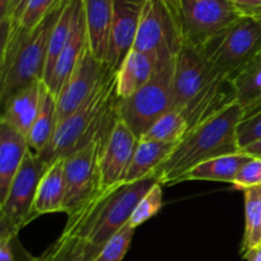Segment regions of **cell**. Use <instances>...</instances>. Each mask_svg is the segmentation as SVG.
<instances>
[{
    "label": "cell",
    "instance_id": "cell-1",
    "mask_svg": "<svg viewBox=\"0 0 261 261\" xmlns=\"http://www.w3.org/2000/svg\"><path fill=\"white\" fill-rule=\"evenodd\" d=\"M244 116V107L236 101L191 129L155 170L158 182L162 186L184 182L185 176L196 166L219 155L240 152L237 130Z\"/></svg>",
    "mask_w": 261,
    "mask_h": 261
},
{
    "label": "cell",
    "instance_id": "cell-2",
    "mask_svg": "<svg viewBox=\"0 0 261 261\" xmlns=\"http://www.w3.org/2000/svg\"><path fill=\"white\" fill-rule=\"evenodd\" d=\"M64 0L32 31L13 20H0V101L4 103L23 87L43 81L51 32L64 7Z\"/></svg>",
    "mask_w": 261,
    "mask_h": 261
},
{
    "label": "cell",
    "instance_id": "cell-3",
    "mask_svg": "<svg viewBox=\"0 0 261 261\" xmlns=\"http://www.w3.org/2000/svg\"><path fill=\"white\" fill-rule=\"evenodd\" d=\"M116 71L109 66L102 81L82 106L61 122L38 160L48 167L60 158L68 157L88 144L97 134L111 126L119 119L117 115Z\"/></svg>",
    "mask_w": 261,
    "mask_h": 261
},
{
    "label": "cell",
    "instance_id": "cell-4",
    "mask_svg": "<svg viewBox=\"0 0 261 261\" xmlns=\"http://www.w3.org/2000/svg\"><path fill=\"white\" fill-rule=\"evenodd\" d=\"M155 182L158 180L153 176L103 189L70 216H75L82 236L102 247L129 223L139 201Z\"/></svg>",
    "mask_w": 261,
    "mask_h": 261
},
{
    "label": "cell",
    "instance_id": "cell-5",
    "mask_svg": "<svg viewBox=\"0 0 261 261\" xmlns=\"http://www.w3.org/2000/svg\"><path fill=\"white\" fill-rule=\"evenodd\" d=\"M212 68L233 81L261 53V20L241 17L199 50Z\"/></svg>",
    "mask_w": 261,
    "mask_h": 261
},
{
    "label": "cell",
    "instance_id": "cell-6",
    "mask_svg": "<svg viewBox=\"0 0 261 261\" xmlns=\"http://www.w3.org/2000/svg\"><path fill=\"white\" fill-rule=\"evenodd\" d=\"M175 59L160 63L153 78L127 98H119L117 115L138 138L172 109Z\"/></svg>",
    "mask_w": 261,
    "mask_h": 261
},
{
    "label": "cell",
    "instance_id": "cell-7",
    "mask_svg": "<svg viewBox=\"0 0 261 261\" xmlns=\"http://www.w3.org/2000/svg\"><path fill=\"white\" fill-rule=\"evenodd\" d=\"M115 124L102 130L88 144L64 158L65 162L64 213L66 216H70L71 213L81 209L99 191L103 190L101 176L102 154Z\"/></svg>",
    "mask_w": 261,
    "mask_h": 261
},
{
    "label": "cell",
    "instance_id": "cell-8",
    "mask_svg": "<svg viewBox=\"0 0 261 261\" xmlns=\"http://www.w3.org/2000/svg\"><path fill=\"white\" fill-rule=\"evenodd\" d=\"M173 14L184 45L196 50L241 18L231 0H180Z\"/></svg>",
    "mask_w": 261,
    "mask_h": 261
},
{
    "label": "cell",
    "instance_id": "cell-9",
    "mask_svg": "<svg viewBox=\"0 0 261 261\" xmlns=\"http://www.w3.org/2000/svg\"><path fill=\"white\" fill-rule=\"evenodd\" d=\"M178 23L165 0H145L134 50L149 54L160 63L173 60L182 48Z\"/></svg>",
    "mask_w": 261,
    "mask_h": 261
},
{
    "label": "cell",
    "instance_id": "cell-10",
    "mask_svg": "<svg viewBox=\"0 0 261 261\" xmlns=\"http://www.w3.org/2000/svg\"><path fill=\"white\" fill-rule=\"evenodd\" d=\"M46 166L28 150L5 200L0 204V236L18 234L32 222V208Z\"/></svg>",
    "mask_w": 261,
    "mask_h": 261
},
{
    "label": "cell",
    "instance_id": "cell-11",
    "mask_svg": "<svg viewBox=\"0 0 261 261\" xmlns=\"http://www.w3.org/2000/svg\"><path fill=\"white\" fill-rule=\"evenodd\" d=\"M221 76L224 75L212 68L200 51L184 45L175 58L172 109L185 111Z\"/></svg>",
    "mask_w": 261,
    "mask_h": 261
},
{
    "label": "cell",
    "instance_id": "cell-12",
    "mask_svg": "<svg viewBox=\"0 0 261 261\" xmlns=\"http://www.w3.org/2000/svg\"><path fill=\"white\" fill-rule=\"evenodd\" d=\"M109 65L99 60L91 47H86L78 64L74 68L60 93L56 97L58 102V126L74 114L84 101L93 93L94 89L106 74Z\"/></svg>",
    "mask_w": 261,
    "mask_h": 261
},
{
    "label": "cell",
    "instance_id": "cell-13",
    "mask_svg": "<svg viewBox=\"0 0 261 261\" xmlns=\"http://www.w3.org/2000/svg\"><path fill=\"white\" fill-rule=\"evenodd\" d=\"M144 4L145 0H115L109 48L105 61L112 70H119L127 54L134 47Z\"/></svg>",
    "mask_w": 261,
    "mask_h": 261
},
{
    "label": "cell",
    "instance_id": "cell-14",
    "mask_svg": "<svg viewBox=\"0 0 261 261\" xmlns=\"http://www.w3.org/2000/svg\"><path fill=\"white\" fill-rule=\"evenodd\" d=\"M138 142L139 138L122 120L117 119L102 154V189L114 188L125 182Z\"/></svg>",
    "mask_w": 261,
    "mask_h": 261
},
{
    "label": "cell",
    "instance_id": "cell-15",
    "mask_svg": "<svg viewBox=\"0 0 261 261\" xmlns=\"http://www.w3.org/2000/svg\"><path fill=\"white\" fill-rule=\"evenodd\" d=\"M88 43V30H87L86 13H84V3L83 0H76L75 13H74V20L69 40L56 61L53 74L45 83L48 91L55 97H58L66 79L73 73L74 68L78 64L79 59Z\"/></svg>",
    "mask_w": 261,
    "mask_h": 261
},
{
    "label": "cell",
    "instance_id": "cell-16",
    "mask_svg": "<svg viewBox=\"0 0 261 261\" xmlns=\"http://www.w3.org/2000/svg\"><path fill=\"white\" fill-rule=\"evenodd\" d=\"M46 88L47 87L43 81H37L12 94L4 103H2L3 114L0 121L7 122L20 134L27 137L38 116Z\"/></svg>",
    "mask_w": 261,
    "mask_h": 261
},
{
    "label": "cell",
    "instance_id": "cell-17",
    "mask_svg": "<svg viewBox=\"0 0 261 261\" xmlns=\"http://www.w3.org/2000/svg\"><path fill=\"white\" fill-rule=\"evenodd\" d=\"M101 249L82 236L75 216H68L60 236L35 261H96Z\"/></svg>",
    "mask_w": 261,
    "mask_h": 261
},
{
    "label": "cell",
    "instance_id": "cell-18",
    "mask_svg": "<svg viewBox=\"0 0 261 261\" xmlns=\"http://www.w3.org/2000/svg\"><path fill=\"white\" fill-rule=\"evenodd\" d=\"M28 150L24 135L7 122L0 121V204L7 198Z\"/></svg>",
    "mask_w": 261,
    "mask_h": 261
},
{
    "label": "cell",
    "instance_id": "cell-19",
    "mask_svg": "<svg viewBox=\"0 0 261 261\" xmlns=\"http://www.w3.org/2000/svg\"><path fill=\"white\" fill-rule=\"evenodd\" d=\"M65 201V162L64 158L51 163L38 184L32 208V221L45 214L64 213Z\"/></svg>",
    "mask_w": 261,
    "mask_h": 261
},
{
    "label": "cell",
    "instance_id": "cell-20",
    "mask_svg": "<svg viewBox=\"0 0 261 261\" xmlns=\"http://www.w3.org/2000/svg\"><path fill=\"white\" fill-rule=\"evenodd\" d=\"M160 61L149 54L133 48L116 71L119 98H127L145 86L154 75Z\"/></svg>",
    "mask_w": 261,
    "mask_h": 261
},
{
    "label": "cell",
    "instance_id": "cell-21",
    "mask_svg": "<svg viewBox=\"0 0 261 261\" xmlns=\"http://www.w3.org/2000/svg\"><path fill=\"white\" fill-rule=\"evenodd\" d=\"M89 47L101 61H106L115 0H83Z\"/></svg>",
    "mask_w": 261,
    "mask_h": 261
},
{
    "label": "cell",
    "instance_id": "cell-22",
    "mask_svg": "<svg viewBox=\"0 0 261 261\" xmlns=\"http://www.w3.org/2000/svg\"><path fill=\"white\" fill-rule=\"evenodd\" d=\"M176 144L177 143H157L139 139L125 182L153 177L155 170L170 155Z\"/></svg>",
    "mask_w": 261,
    "mask_h": 261
},
{
    "label": "cell",
    "instance_id": "cell-23",
    "mask_svg": "<svg viewBox=\"0 0 261 261\" xmlns=\"http://www.w3.org/2000/svg\"><path fill=\"white\" fill-rule=\"evenodd\" d=\"M244 152L219 155L196 166L185 176L184 181H216V182L233 184L242 166L250 160Z\"/></svg>",
    "mask_w": 261,
    "mask_h": 261
},
{
    "label": "cell",
    "instance_id": "cell-24",
    "mask_svg": "<svg viewBox=\"0 0 261 261\" xmlns=\"http://www.w3.org/2000/svg\"><path fill=\"white\" fill-rule=\"evenodd\" d=\"M58 127V102L56 97L46 88L42 105L36 121L28 132V148L36 155H40L53 139Z\"/></svg>",
    "mask_w": 261,
    "mask_h": 261
},
{
    "label": "cell",
    "instance_id": "cell-25",
    "mask_svg": "<svg viewBox=\"0 0 261 261\" xmlns=\"http://www.w3.org/2000/svg\"><path fill=\"white\" fill-rule=\"evenodd\" d=\"M245 231L241 245V255L261 246V185L244 190Z\"/></svg>",
    "mask_w": 261,
    "mask_h": 261
},
{
    "label": "cell",
    "instance_id": "cell-26",
    "mask_svg": "<svg viewBox=\"0 0 261 261\" xmlns=\"http://www.w3.org/2000/svg\"><path fill=\"white\" fill-rule=\"evenodd\" d=\"M75 5L76 0H65L60 15H59L58 20H56L55 25H54L53 32H51L50 43H48L47 63H46L43 83H46L51 76L54 68L56 65V61H58L60 54L63 53L66 42H68L69 36H70L71 32V25H73Z\"/></svg>",
    "mask_w": 261,
    "mask_h": 261
},
{
    "label": "cell",
    "instance_id": "cell-27",
    "mask_svg": "<svg viewBox=\"0 0 261 261\" xmlns=\"http://www.w3.org/2000/svg\"><path fill=\"white\" fill-rule=\"evenodd\" d=\"M189 132V124L181 111L171 109L149 127L140 140L157 143H178Z\"/></svg>",
    "mask_w": 261,
    "mask_h": 261
},
{
    "label": "cell",
    "instance_id": "cell-28",
    "mask_svg": "<svg viewBox=\"0 0 261 261\" xmlns=\"http://www.w3.org/2000/svg\"><path fill=\"white\" fill-rule=\"evenodd\" d=\"M237 102L245 114L261 103V58L252 61L233 79Z\"/></svg>",
    "mask_w": 261,
    "mask_h": 261
},
{
    "label": "cell",
    "instance_id": "cell-29",
    "mask_svg": "<svg viewBox=\"0 0 261 261\" xmlns=\"http://www.w3.org/2000/svg\"><path fill=\"white\" fill-rule=\"evenodd\" d=\"M64 0H27L23 5L17 23L22 30L32 31Z\"/></svg>",
    "mask_w": 261,
    "mask_h": 261
},
{
    "label": "cell",
    "instance_id": "cell-30",
    "mask_svg": "<svg viewBox=\"0 0 261 261\" xmlns=\"http://www.w3.org/2000/svg\"><path fill=\"white\" fill-rule=\"evenodd\" d=\"M163 205V191L162 185L160 182H155L149 191L145 194L139 201V204L135 208L129 224L133 228L142 226L147 221L155 216L161 211Z\"/></svg>",
    "mask_w": 261,
    "mask_h": 261
},
{
    "label": "cell",
    "instance_id": "cell-31",
    "mask_svg": "<svg viewBox=\"0 0 261 261\" xmlns=\"http://www.w3.org/2000/svg\"><path fill=\"white\" fill-rule=\"evenodd\" d=\"M134 232L135 228H133L129 223L122 227L102 246L96 261H122L132 244Z\"/></svg>",
    "mask_w": 261,
    "mask_h": 261
},
{
    "label": "cell",
    "instance_id": "cell-32",
    "mask_svg": "<svg viewBox=\"0 0 261 261\" xmlns=\"http://www.w3.org/2000/svg\"><path fill=\"white\" fill-rule=\"evenodd\" d=\"M240 148L261 139V105L252 111L245 114L239 130Z\"/></svg>",
    "mask_w": 261,
    "mask_h": 261
},
{
    "label": "cell",
    "instance_id": "cell-33",
    "mask_svg": "<svg viewBox=\"0 0 261 261\" xmlns=\"http://www.w3.org/2000/svg\"><path fill=\"white\" fill-rule=\"evenodd\" d=\"M261 185V160L260 158H250L241 167L240 172L234 178L233 186L237 190H246L249 188Z\"/></svg>",
    "mask_w": 261,
    "mask_h": 261
},
{
    "label": "cell",
    "instance_id": "cell-34",
    "mask_svg": "<svg viewBox=\"0 0 261 261\" xmlns=\"http://www.w3.org/2000/svg\"><path fill=\"white\" fill-rule=\"evenodd\" d=\"M20 244L18 234L0 236V261H35Z\"/></svg>",
    "mask_w": 261,
    "mask_h": 261
},
{
    "label": "cell",
    "instance_id": "cell-35",
    "mask_svg": "<svg viewBox=\"0 0 261 261\" xmlns=\"http://www.w3.org/2000/svg\"><path fill=\"white\" fill-rule=\"evenodd\" d=\"M240 17L261 20V0H231Z\"/></svg>",
    "mask_w": 261,
    "mask_h": 261
},
{
    "label": "cell",
    "instance_id": "cell-36",
    "mask_svg": "<svg viewBox=\"0 0 261 261\" xmlns=\"http://www.w3.org/2000/svg\"><path fill=\"white\" fill-rule=\"evenodd\" d=\"M241 152L246 153L247 155H250V157L252 158H260L261 160V139L256 140V142L254 143H250V144L245 145V147H242Z\"/></svg>",
    "mask_w": 261,
    "mask_h": 261
},
{
    "label": "cell",
    "instance_id": "cell-37",
    "mask_svg": "<svg viewBox=\"0 0 261 261\" xmlns=\"http://www.w3.org/2000/svg\"><path fill=\"white\" fill-rule=\"evenodd\" d=\"M12 2L13 0H0V20H12Z\"/></svg>",
    "mask_w": 261,
    "mask_h": 261
},
{
    "label": "cell",
    "instance_id": "cell-38",
    "mask_svg": "<svg viewBox=\"0 0 261 261\" xmlns=\"http://www.w3.org/2000/svg\"><path fill=\"white\" fill-rule=\"evenodd\" d=\"M27 0H13L12 2V9H10V15H12L13 22H17L18 17L20 14V10H22L23 5L25 4Z\"/></svg>",
    "mask_w": 261,
    "mask_h": 261
},
{
    "label": "cell",
    "instance_id": "cell-39",
    "mask_svg": "<svg viewBox=\"0 0 261 261\" xmlns=\"http://www.w3.org/2000/svg\"><path fill=\"white\" fill-rule=\"evenodd\" d=\"M245 257H246L247 261H261V246L250 251Z\"/></svg>",
    "mask_w": 261,
    "mask_h": 261
},
{
    "label": "cell",
    "instance_id": "cell-40",
    "mask_svg": "<svg viewBox=\"0 0 261 261\" xmlns=\"http://www.w3.org/2000/svg\"><path fill=\"white\" fill-rule=\"evenodd\" d=\"M165 2L167 3V5L171 8V10H172V12H175L176 7H177V4L180 0H165Z\"/></svg>",
    "mask_w": 261,
    "mask_h": 261
},
{
    "label": "cell",
    "instance_id": "cell-41",
    "mask_svg": "<svg viewBox=\"0 0 261 261\" xmlns=\"http://www.w3.org/2000/svg\"><path fill=\"white\" fill-rule=\"evenodd\" d=\"M261 105V103H260ZM260 105H259V106H260ZM259 106H256V107H259ZM256 107H255V109H256ZM252 110H254V109H252ZM252 110H251V111H252ZM250 112V111H249ZM246 114H247V112H246Z\"/></svg>",
    "mask_w": 261,
    "mask_h": 261
},
{
    "label": "cell",
    "instance_id": "cell-42",
    "mask_svg": "<svg viewBox=\"0 0 261 261\" xmlns=\"http://www.w3.org/2000/svg\"><path fill=\"white\" fill-rule=\"evenodd\" d=\"M259 58H261V53H260V55H259ZM259 58H257V59H259Z\"/></svg>",
    "mask_w": 261,
    "mask_h": 261
}]
</instances>
